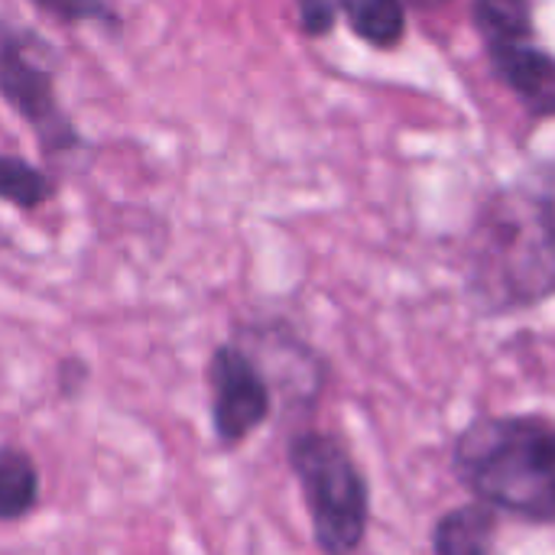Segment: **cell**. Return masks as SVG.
Listing matches in <instances>:
<instances>
[{"instance_id":"obj_11","label":"cell","mask_w":555,"mask_h":555,"mask_svg":"<svg viewBox=\"0 0 555 555\" xmlns=\"http://www.w3.org/2000/svg\"><path fill=\"white\" fill-rule=\"evenodd\" d=\"M472 20L485 46L533 39V0H472Z\"/></svg>"},{"instance_id":"obj_9","label":"cell","mask_w":555,"mask_h":555,"mask_svg":"<svg viewBox=\"0 0 555 555\" xmlns=\"http://www.w3.org/2000/svg\"><path fill=\"white\" fill-rule=\"evenodd\" d=\"M39 468L20 446H0V524H16L39 507Z\"/></svg>"},{"instance_id":"obj_5","label":"cell","mask_w":555,"mask_h":555,"mask_svg":"<svg viewBox=\"0 0 555 555\" xmlns=\"http://www.w3.org/2000/svg\"><path fill=\"white\" fill-rule=\"evenodd\" d=\"M205 380L211 397V433L221 449L244 446L273 416L276 397L270 377L244 341H221L205 364Z\"/></svg>"},{"instance_id":"obj_4","label":"cell","mask_w":555,"mask_h":555,"mask_svg":"<svg viewBox=\"0 0 555 555\" xmlns=\"http://www.w3.org/2000/svg\"><path fill=\"white\" fill-rule=\"evenodd\" d=\"M52 59L55 49L36 29L20 26L16 39L0 52V98L33 130L46 159H68L88 143L59 101Z\"/></svg>"},{"instance_id":"obj_8","label":"cell","mask_w":555,"mask_h":555,"mask_svg":"<svg viewBox=\"0 0 555 555\" xmlns=\"http://www.w3.org/2000/svg\"><path fill=\"white\" fill-rule=\"evenodd\" d=\"M351 33L374 49H397L406 39V0H338Z\"/></svg>"},{"instance_id":"obj_1","label":"cell","mask_w":555,"mask_h":555,"mask_svg":"<svg viewBox=\"0 0 555 555\" xmlns=\"http://www.w3.org/2000/svg\"><path fill=\"white\" fill-rule=\"evenodd\" d=\"M465 293L481 315H514L555 296V202L533 185H501L475 211Z\"/></svg>"},{"instance_id":"obj_13","label":"cell","mask_w":555,"mask_h":555,"mask_svg":"<svg viewBox=\"0 0 555 555\" xmlns=\"http://www.w3.org/2000/svg\"><path fill=\"white\" fill-rule=\"evenodd\" d=\"M296 13H299V29L309 39H322L335 29L338 0H296Z\"/></svg>"},{"instance_id":"obj_12","label":"cell","mask_w":555,"mask_h":555,"mask_svg":"<svg viewBox=\"0 0 555 555\" xmlns=\"http://www.w3.org/2000/svg\"><path fill=\"white\" fill-rule=\"evenodd\" d=\"M42 16L62 23V26H78V23H98L111 33L120 29V16L107 0H29Z\"/></svg>"},{"instance_id":"obj_2","label":"cell","mask_w":555,"mask_h":555,"mask_svg":"<svg viewBox=\"0 0 555 555\" xmlns=\"http://www.w3.org/2000/svg\"><path fill=\"white\" fill-rule=\"evenodd\" d=\"M462 488L498 514L555 524V420L540 413L475 416L452 442Z\"/></svg>"},{"instance_id":"obj_3","label":"cell","mask_w":555,"mask_h":555,"mask_svg":"<svg viewBox=\"0 0 555 555\" xmlns=\"http://www.w3.org/2000/svg\"><path fill=\"white\" fill-rule=\"evenodd\" d=\"M286 462L299 481L319 553H358L371 527V485L345 439L322 429H299L289 436Z\"/></svg>"},{"instance_id":"obj_7","label":"cell","mask_w":555,"mask_h":555,"mask_svg":"<svg viewBox=\"0 0 555 555\" xmlns=\"http://www.w3.org/2000/svg\"><path fill=\"white\" fill-rule=\"evenodd\" d=\"M501 514L481 501L446 511L433 527L436 555H494Z\"/></svg>"},{"instance_id":"obj_14","label":"cell","mask_w":555,"mask_h":555,"mask_svg":"<svg viewBox=\"0 0 555 555\" xmlns=\"http://www.w3.org/2000/svg\"><path fill=\"white\" fill-rule=\"evenodd\" d=\"M85 380H88V364H85L81 358H65V361L59 364V393H62L65 400L78 397L81 387H85Z\"/></svg>"},{"instance_id":"obj_6","label":"cell","mask_w":555,"mask_h":555,"mask_svg":"<svg viewBox=\"0 0 555 555\" xmlns=\"http://www.w3.org/2000/svg\"><path fill=\"white\" fill-rule=\"evenodd\" d=\"M491 72L540 120L555 117V55L533 39L485 46Z\"/></svg>"},{"instance_id":"obj_10","label":"cell","mask_w":555,"mask_h":555,"mask_svg":"<svg viewBox=\"0 0 555 555\" xmlns=\"http://www.w3.org/2000/svg\"><path fill=\"white\" fill-rule=\"evenodd\" d=\"M59 195V182L49 169L16 153H0V202L16 211H39Z\"/></svg>"},{"instance_id":"obj_16","label":"cell","mask_w":555,"mask_h":555,"mask_svg":"<svg viewBox=\"0 0 555 555\" xmlns=\"http://www.w3.org/2000/svg\"><path fill=\"white\" fill-rule=\"evenodd\" d=\"M406 3H413V7H423V10H426V7H446L449 0H406Z\"/></svg>"},{"instance_id":"obj_15","label":"cell","mask_w":555,"mask_h":555,"mask_svg":"<svg viewBox=\"0 0 555 555\" xmlns=\"http://www.w3.org/2000/svg\"><path fill=\"white\" fill-rule=\"evenodd\" d=\"M20 33V26L16 23H10L7 16H0V52L13 42V36Z\"/></svg>"}]
</instances>
